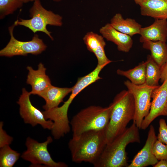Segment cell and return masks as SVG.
Returning a JSON list of instances; mask_svg holds the SVG:
<instances>
[{"label":"cell","instance_id":"603a6c76","mask_svg":"<svg viewBox=\"0 0 167 167\" xmlns=\"http://www.w3.org/2000/svg\"><path fill=\"white\" fill-rule=\"evenodd\" d=\"M23 3L19 0H0V19L13 14L23 6Z\"/></svg>","mask_w":167,"mask_h":167},{"label":"cell","instance_id":"4fadbf2b","mask_svg":"<svg viewBox=\"0 0 167 167\" xmlns=\"http://www.w3.org/2000/svg\"><path fill=\"white\" fill-rule=\"evenodd\" d=\"M99 32L107 41L116 45L119 51L128 52L132 47L133 41L131 36L117 30L110 23H107L102 27Z\"/></svg>","mask_w":167,"mask_h":167},{"label":"cell","instance_id":"d6986e66","mask_svg":"<svg viewBox=\"0 0 167 167\" xmlns=\"http://www.w3.org/2000/svg\"><path fill=\"white\" fill-rule=\"evenodd\" d=\"M117 74L128 78L133 84L140 85L144 84L146 80V62H142L134 68L127 71L118 69Z\"/></svg>","mask_w":167,"mask_h":167},{"label":"cell","instance_id":"7a4b0ae2","mask_svg":"<svg viewBox=\"0 0 167 167\" xmlns=\"http://www.w3.org/2000/svg\"><path fill=\"white\" fill-rule=\"evenodd\" d=\"M139 129L133 122L123 132L107 143L94 166L127 167L126 148L130 143H140Z\"/></svg>","mask_w":167,"mask_h":167},{"label":"cell","instance_id":"5b68a950","mask_svg":"<svg viewBox=\"0 0 167 167\" xmlns=\"http://www.w3.org/2000/svg\"><path fill=\"white\" fill-rule=\"evenodd\" d=\"M31 18L24 19L20 18L15 21L16 25H21L28 28L34 33L41 32L46 34L52 40L54 38L51 32L47 29V25L61 27L62 25V17L42 6L40 0H36L29 10Z\"/></svg>","mask_w":167,"mask_h":167},{"label":"cell","instance_id":"ba28073f","mask_svg":"<svg viewBox=\"0 0 167 167\" xmlns=\"http://www.w3.org/2000/svg\"><path fill=\"white\" fill-rule=\"evenodd\" d=\"M124 84L134 99L135 113L133 122L140 129L143 119L150 110L152 92L157 86H150L145 83L140 85H135L128 80L124 81Z\"/></svg>","mask_w":167,"mask_h":167},{"label":"cell","instance_id":"ac0fdd59","mask_svg":"<svg viewBox=\"0 0 167 167\" xmlns=\"http://www.w3.org/2000/svg\"><path fill=\"white\" fill-rule=\"evenodd\" d=\"M142 43L143 48L150 51L151 56L160 66L161 67L167 62L166 42L145 40Z\"/></svg>","mask_w":167,"mask_h":167},{"label":"cell","instance_id":"2e32d148","mask_svg":"<svg viewBox=\"0 0 167 167\" xmlns=\"http://www.w3.org/2000/svg\"><path fill=\"white\" fill-rule=\"evenodd\" d=\"M72 88V87L59 88L50 86L38 95L45 101V104L43 106V108L46 110L58 107L65 97L71 92Z\"/></svg>","mask_w":167,"mask_h":167},{"label":"cell","instance_id":"83f0119b","mask_svg":"<svg viewBox=\"0 0 167 167\" xmlns=\"http://www.w3.org/2000/svg\"><path fill=\"white\" fill-rule=\"evenodd\" d=\"M153 166V167H167V161L160 160Z\"/></svg>","mask_w":167,"mask_h":167},{"label":"cell","instance_id":"f1b7e54d","mask_svg":"<svg viewBox=\"0 0 167 167\" xmlns=\"http://www.w3.org/2000/svg\"><path fill=\"white\" fill-rule=\"evenodd\" d=\"M23 3L28 2H34L36 0H19Z\"/></svg>","mask_w":167,"mask_h":167},{"label":"cell","instance_id":"484cf974","mask_svg":"<svg viewBox=\"0 0 167 167\" xmlns=\"http://www.w3.org/2000/svg\"><path fill=\"white\" fill-rule=\"evenodd\" d=\"M3 123L0 122V147L5 145H9L13 141V138L8 135L6 131L3 129Z\"/></svg>","mask_w":167,"mask_h":167},{"label":"cell","instance_id":"4dcf8cb0","mask_svg":"<svg viewBox=\"0 0 167 167\" xmlns=\"http://www.w3.org/2000/svg\"><path fill=\"white\" fill-rule=\"evenodd\" d=\"M135 1H138V0H134Z\"/></svg>","mask_w":167,"mask_h":167},{"label":"cell","instance_id":"8fae6325","mask_svg":"<svg viewBox=\"0 0 167 167\" xmlns=\"http://www.w3.org/2000/svg\"><path fill=\"white\" fill-rule=\"evenodd\" d=\"M157 140L154 128L152 125H150L144 146L127 167H145L155 165L158 160L153 153V147Z\"/></svg>","mask_w":167,"mask_h":167},{"label":"cell","instance_id":"30bf717a","mask_svg":"<svg viewBox=\"0 0 167 167\" xmlns=\"http://www.w3.org/2000/svg\"><path fill=\"white\" fill-rule=\"evenodd\" d=\"M151 98L152 101L150 110L143 119L140 129H146L153 120L161 116H167V79L161 85L153 90Z\"/></svg>","mask_w":167,"mask_h":167},{"label":"cell","instance_id":"e0dca14e","mask_svg":"<svg viewBox=\"0 0 167 167\" xmlns=\"http://www.w3.org/2000/svg\"><path fill=\"white\" fill-rule=\"evenodd\" d=\"M110 24L118 31L132 36L139 34L141 25L135 19H124L120 13H117L111 19Z\"/></svg>","mask_w":167,"mask_h":167},{"label":"cell","instance_id":"3957f363","mask_svg":"<svg viewBox=\"0 0 167 167\" xmlns=\"http://www.w3.org/2000/svg\"><path fill=\"white\" fill-rule=\"evenodd\" d=\"M110 105V119L105 129L107 143L126 130L128 123L133 120L135 113L134 98L128 90H123L118 93Z\"/></svg>","mask_w":167,"mask_h":167},{"label":"cell","instance_id":"9a60e30c","mask_svg":"<svg viewBox=\"0 0 167 167\" xmlns=\"http://www.w3.org/2000/svg\"><path fill=\"white\" fill-rule=\"evenodd\" d=\"M139 34V41L141 43L145 40L166 42L167 20L155 19L151 25L142 28Z\"/></svg>","mask_w":167,"mask_h":167},{"label":"cell","instance_id":"6da1fadb","mask_svg":"<svg viewBox=\"0 0 167 167\" xmlns=\"http://www.w3.org/2000/svg\"><path fill=\"white\" fill-rule=\"evenodd\" d=\"M107 143L105 129L89 131L72 136L68 143L72 161L77 163L89 162L93 165Z\"/></svg>","mask_w":167,"mask_h":167},{"label":"cell","instance_id":"ffe728a7","mask_svg":"<svg viewBox=\"0 0 167 167\" xmlns=\"http://www.w3.org/2000/svg\"><path fill=\"white\" fill-rule=\"evenodd\" d=\"M145 83L151 86L159 85L161 76V67L154 61L151 55L147 57Z\"/></svg>","mask_w":167,"mask_h":167},{"label":"cell","instance_id":"7402d4cb","mask_svg":"<svg viewBox=\"0 0 167 167\" xmlns=\"http://www.w3.org/2000/svg\"><path fill=\"white\" fill-rule=\"evenodd\" d=\"M104 38L92 32L87 33L83 38L87 49L90 52L94 53L101 45L106 44Z\"/></svg>","mask_w":167,"mask_h":167},{"label":"cell","instance_id":"4316f807","mask_svg":"<svg viewBox=\"0 0 167 167\" xmlns=\"http://www.w3.org/2000/svg\"><path fill=\"white\" fill-rule=\"evenodd\" d=\"M161 76L160 80L163 83L167 79V62L161 67Z\"/></svg>","mask_w":167,"mask_h":167},{"label":"cell","instance_id":"d4e9b609","mask_svg":"<svg viewBox=\"0 0 167 167\" xmlns=\"http://www.w3.org/2000/svg\"><path fill=\"white\" fill-rule=\"evenodd\" d=\"M157 137V140L167 145V125L163 119L159 120V133Z\"/></svg>","mask_w":167,"mask_h":167},{"label":"cell","instance_id":"5bb4252c","mask_svg":"<svg viewBox=\"0 0 167 167\" xmlns=\"http://www.w3.org/2000/svg\"><path fill=\"white\" fill-rule=\"evenodd\" d=\"M135 2L139 6L142 15L155 19L167 20V0H139Z\"/></svg>","mask_w":167,"mask_h":167},{"label":"cell","instance_id":"7c38bea8","mask_svg":"<svg viewBox=\"0 0 167 167\" xmlns=\"http://www.w3.org/2000/svg\"><path fill=\"white\" fill-rule=\"evenodd\" d=\"M27 69L28 73L26 83L32 86L31 94L38 95L52 85L49 78L46 74V68L42 63L39 64L37 70L30 66H28Z\"/></svg>","mask_w":167,"mask_h":167},{"label":"cell","instance_id":"8992f818","mask_svg":"<svg viewBox=\"0 0 167 167\" xmlns=\"http://www.w3.org/2000/svg\"><path fill=\"white\" fill-rule=\"evenodd\" d=\"M52 141L53 139L50 136L42 143H39L28 137L25 143L27 149L23 152L21 157L24 160L30 162L33 166L43 165L49 167H68L65 163L56 162L52 159L47 148L48 144Z\"/></svg>","mask_w":167,"mask_h":167},{"label":"cell","instance_id":"f546056e","mask_svg":"<svg viewBox=\"0 0 167 167\" xmlns=\"http://www.w3.org/2000/svg\"><path fill=\"white\" fill-rule=\"evenodd\" d=\"M62 0H53V1L55 2H59L61 1Z\"/></svg>","mask_w":167,"mask_h":167},{"label":"cell","instance_id":"9c48e42d","mask_svg":"<svg viewBox=\"0 0 167 167\" xmlns=\"http://www.w3.org/2000/svg\"><path fill=\"white\" fill-rule=\"evenodd\" d=\"M22 91V94L17 102L20 106V115L25 123L30 124L32 126L40 124L44 129L51 130L53 122L46 119L42 111L32 105L30 99L31 95L30 92L25 88H23Z\"/></svg>","mask_w":167,"mask_h":167},{"label":"cell","instance_id":"277c9868","mask_svg":"<svg viewBox=\"0 0 167 167\" xmlns=\"http://www.w3.org/2000/svg\"><path fill=\"white\" fill-rule=\"evenodd\" d=\"M111 109L109 105L106 107L91 105L81 110L70 122L72 136L89 131L105 129L109 120Z\"/></svg>","mask_w":167,"mask_h":167},{"label":"cell","instance_id":"44dd1931","mask_svg":"<svg viewBox=\"0 0 167 167\" xmlns=\"http://www.w3.org/2000/svg\"><path fill=\"white\" fill-rule=\"evenodd\" d=\"M20 154L12 149L9 145L0 148V167H12L19 159Z\"/></svg>","mask_w":167,"mask_h":167},{"label":"cell","instance_id":"52a82bcc","mask_svg":"<svg viewBox=\"0 0 167 167\" xmlns=\"http://www.w3.org/2000/svg\"><path fill=\"white\" fill-rule=\"evenodd\" d=\"M15 26V22L8 28L10 39L6 46L0 51L1 56H26L28 54L37 55L46 49V45L37 34H35L32 40L29 41H23L15 39L13 33Z\"/></svg>","mask_w":167,"mask_h":167},{"label":"cell","instance_id":"cb8c5ba5","mask_svg":"<svg viewBox=\"0 0 167 167\" xmlns=\"http://www.w3.org/2000/svg\"><path fill=\"white\" fill-rule=\"evenodd\" d=\"M153 153L158 161H167V145L157 140L153 146Z\"/></svg>","mask_w":167,"mask_h":167}]
</instances>
